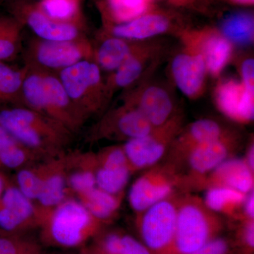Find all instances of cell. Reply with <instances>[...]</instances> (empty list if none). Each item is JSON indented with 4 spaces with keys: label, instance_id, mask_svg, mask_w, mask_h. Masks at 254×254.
I'll return each instance as SVG.
<instances>
[{
    "label": "cell",
    "instance_id": "obj_35",
    "mask_svg": "<svg viewBox=\"0 0 254 254\" xmlns=\"http://www.w3.org/2000/svg\"><path fill=\"white\" fill-rule=\"evenodd\" d=\"M0 254H43L41 245L24 235H0Z\"/></svg>",
    "mask_w": 254,
    "mask_h": 254
},
{
    "label": "cell",
    "instance_id": "obj_17",
    "mask_svg": "<svg viewBox=\"0 0 254 254\" xmlns=\"http://www.w3.org/2000/svg\"><path fill=\"white\" fill-rule=\"evenodd\" d=\"M64 164L70 197L76 198L80 193L96 187L95 153L79 150L66 151Z\"/></svg>",
    "mask_w": 254,
    "mask_h": 254
},
{
    "label": "cell",
    "instance_id": "obj_3",
    "mask_svg": "<svg viewBox=\"0 0 254 254\" xmlns=\"http://www.w3.org/2000/svg\"><path fill=\"white\" fill-rule=\"evenodd\" d=\"M104 225L71 197L46 210L39 227L41 240L50 247L77 248L99 235Z\"/></svg>",
    "mask_w": 254,
    "mask_h": 254
},
{
    "label": "cell",
    "instance_id": "obj_6",
    "mask_svg": "<svg viewBox=\"0 0 254 254\" xmlns=\"http://www.w3.org/2000/svg\"><path fill=\"white\" fill-rule=\"evenodd\" d=\"M93 50L86 38L73 41H45L34 38L24 54L25 67L58 73L85 60H92Z\"/></svg>",
    "mask_w": 254,
    "mask_h": 254
},
{
    "label": "cell",
    "instance_id": "obj_33",
    "mask_svg": "<svg viewBox=\"0 0 254 254\" xmlns=\"http://www.w3.org/2000/svg\"><path fill=\"white\" fill-rule=\"evenodd\" d=\"M105 6L109 17L120 24L145 14L149 0H105Z\"/></svg>",
    "mask_w": 254,
    "mask_h": 254
},
{
    "label": "cell",
    "instance_id": "obj_42",
    "mask_svg": "<svg viewBox=\"0 0 254 254\" xmlns=\"http://www.w3.org/2000/svg\"><path fill=\"white\" fill-rule=\"evenodd\" d=\"M7 180V177L5 176V175L1 172H0V197L2 195L3 191H4Z\"/></svg>",
    "mask_w": 254,
    "mask_h": 254
},
{
    "label": "cell",
    "instance_id": "obj_40",
    "mask_svg": "<svg viewBox=\"0 0 254 254\" xmlns=\"http://www.w3.org/2000/svg\"><path fill=\"white\" fill-rule=\"evenodd\" d=\"M242 219H254V190L247 193L242 208Z\"/></svg>",
    "mask_w": 254,
    "mask_h": 254
},
{
    "label": "cell",
    "instance_id": "obj_16",
    "mask_svg": "<svg viewBox=\"0 0 254 254\" xmlns=\"http://www.w3.org/2000/svg\"><path fill=\"white\" fill-rule=\"evenodd\" d=\"M224 136L221 127L213 120H200L190 125L187 134L172 144L164 160L173 164L183 171L184 167L195 147L205 142L214 141Z\"/></svg>",
    "mask_w": 254,
    "mask_h": 254
},
{
    "label": "cell",
    "instance_id": "obj_30",
    "mask_svg": "<svg viewBox=\"0 0 254 254\" xmlns=\"http://www.w3.org/2000/svg\"><path fill=\"white\" fill-rule=\"evenodd\" d=\"M36 3L52 19L83 26L81 0H40Z\"/></svg>",
    "mask_w": 254,
    "mask_h": 254
},
{
    "label": "cell",
    "instance_id": "obj_11",
    "mask_svg": "<svg viewBox=\"0 0 254 254\" xmlns=\"http://www.w3.org/2000/svg\"><path fill=\"white\" fill-rule=\"evenodd\" d=\"M177 127L175 123L168 121L161 126L153 127L145 136L128 140L122 145L132 173L146 170L165 158Z\"/></svg>",
    "mask_w": 254,
    "mask_h": 254
},
{
    "label": "cell",
    "instance_id": "obj_18",
    "mask_svg": "<svg viewBox=\"0 0 254 254\" xmlns=\"http://www.w3.org/2000/svg\"><path fill=\"white\" fill-rule=\"evenodd\" d=\"M254 92L236 81L227 82L218 90L219 108L232 120L242 123L252 121L254 115Z\"/></svg>",
    "mask_w": 254,
    "mask_h": 254
},
{
    "label": "cell",
    "instance_id": "obj_29",
    "mask_svg": "<svg viewBox=\"0 0 254 254\" xmlns=\"http://www.w3.org/2000/svg\"><path fill=\"white\" fill-rule=\"evenodd\" d=\"M26 68L17 69L0 62V105L22 106V86Z\"/></svg>",
    "mask_w": 254,
    "mask_h": 254
},
{
    "label": "cell",
    "instance_id": "obj_5",
    "mask_svg": "<svg viewBox=\"0 0 254 254\" xmlns=\"http://www.w3.org/2000/svg\"><path fill=\"white\" fill-rule=\"evenodd\" d=\"M187 192L183 172L166 160L145 170L132 184L128 202L136 215L175 193Z\"/></svg>",
    "mask_w": 254,
    "mask_h": 254
},
{
    "label": "cell",
    "instance_id": "obj_15",
    "mask_svg": "<svg viewBox=\"0 0 254 254\" xmlns=\"http://www.w3.org/2000/svg\"><path fill=\"white\" fill-rule=\"evenodd\" d=\"M213 187L233 189L246 194L254 190V172L243 158L232 157L220 164L200 184L198 190Z\"/></svg>",
    "mask_w": 254,
    "mask_h": 254
},
{
    "label": "cell",
    "instance_id": "obj_4",
    "mask_svg": "<svg viewBox=\"0 0 254 254\" xmlns=\"http://www.w3.org/2000/svg\"><path fill=\"white\" fill-rule=\"evenodd\" d=\"M221 215L190 192L181 193L177 208L176 230L169 254H189L219 237L223 230Z\"/></svg>",
    "mask_w": 254,
    "mask_h": 254
},
{
    "label": "cell",
    "instance_id": "obj_20",
    "mask_svg": "<svg viewBox=\"0 0 254 254\" xmlns=\"http://www.w3.org/2000/svg\"><path fill=\"white\" fill-rule=\"evenodd\" d=\"M168 16L160 13H145L128 22L115 24L113 36L122 39H143L166 31L170 26Z\"/></svg>",
    "mask_w": 254,
    "mask_h": 254
},
{
    "label": "cell",
    "instance_id": "obj_31",
    "mask_svg": "<svg viewBox=\"0 0 254 254\" xmlns=\"http://www.w3.org/2000/svg\"><path fill=\"white\" fill-rule=\"evenodd\" d=\"M131 55L126 42L117 37L108 38L95 53V62L100 68L115 71Z\"/></svg>",
    "mask_w": 254,
    "mask_h": 254
},
{
    "label": "cell",
    "instance_id": "obj_7",
    "mask_svg": "<svg viewBox=\"0 0 254 254\" xmlns=\"http://www.w3.org/2000/svg\"><path fill=\"white\" fill-rule=\"evenodd\" d=\"M182 193L185 192L175 193L136 215V227L142 243L152 254H169L171 251Z\"/></svg>",
    "mask_w": 254,
    "mask_h": 254
},
{
    "label": "cell",
    "instance_id": "obj_2",
    "mask_svg": "<svg viewBox=\"0 0 254 254\" xmlns=\"http://www.w3.org/2000/svg\"><path fill=\"white\" fill-rule=\"evenodd\" d=\"M25 68L22 106L53 119L74 134L81 130L86 120L68 98L58 74Z\"/></svg>",
    "mask_w": 254,
    "mask_h": 254
},
{
    "label": "cell",
    "instance_id": "obj_8",
    "mask_svg": "<svg viewBox=\"0 0 254 254\" xmlns=\"http://www.w3.org/2000/svg\"><path fill=\"white\" fill-rule=\"evenodd\" d=\"M62 84L85 120L97 113L100 105L101 72L92 60H85L57 73Z\"/></svg>",
    "mask_w": 254,
    "mask_h": 254
},
{
    "label": "cell",
    "instance_id": "obj_38",
    "mask_svg": "<svg viewBox=\"0 0 254 254\" xmlns=\"http://www.w3.org/2000/svg\"><path fill=\"white\" fill-rule=\"evenodd\" d=\"M230 250V243L229 241L218 237L210 241L201 248L189 254H227Z\"/></svg>",
    "mask_w": 254,
    "mask_h": 254
},
{
    "label": "cell",
    "instance_id": "obj_26",
    "mask_svg": "<svg viewBox=\"0 0 254 254\" xmlns=\"http://www.w3.org/2000/svg\"><path fill=\"white\" fill-rule=\"evenodd\" d=\"M93 247L103 254H152L142 242L122 232H108L97 235Z\"/></svg>",
    "mask_w": 254,
    "mask_h": 254
},
{
    "label": "cell",
    "instance_id": "obj_44",
    "mask_svg": "<svg viewBox=\"0 0 254 254\" xmlns=\"http://www.w3.org/2000/svg\"><path fill=\"white\" fill-rule=\"evenodd\" d=\"M79 254H92L91 250L88 249H83L81 251Z\"/></svg>",
    "mask_w": 254,
    "mask_h": 254
},
{
    "label": "cell",
    "instance_id": "obj_32",
    "mask_svg": "<svg viewBox=\"0 0 254 254\" xmlns=\"http://www.w3.org/2000/svg\"><path fill=\"white\" fill-rule=\"evenodd\" d=\"M222 33L226 38L236 43H250L253 39L254 20L253 14L237 11L227 15L221 23Z\"/></svg>",
    "mask_w": 254,
    "mask_h": 254
},
{
    "label": "cell",
    "instance_id": "obj_43",
    "mask_svg": "<svg viewBox=\"0 0 254 254\" xmlns=\"http://www.w3.org/2000/svg\"><path fill=\"white\" fill-rule=\"evenodd\" d=\"M230 1L239 4L252 5L254 4V0H230Z\"/></svg>",
    "mask_w": 254,
    "mask_h": 254
},
{
    "label": "cell",
    "instance_id": "obj_24",
    "mask_svg": "<svg viewBox=\"0 0 254 254\" xmlns=\"http://www.w3.org/2000/svg\"><path fill=\"white\" fill-rule=\"evenodd\" d=\"M39 160L0 125V170L16 172Z\"/></svg>",
    "mask_w": 254,
    "mask_h": 254
},
{
    "label": "cell",
    "instance_id": "obj_36",
    "mask_svg": "<svg viewBox=\"0 0 254 254\" xmlns=\"http://www.w3.org/2000/svg\"><path fill=\"white\" fill-rule=\"evenodd\" d=\"M141 63L130 55L116 70L114 74L113 84L119 88H124L133 83L141 72Z\"/></svg>",
    "mask_w": 254,
    "mask_h": 254
},
{
    "label": "cell",
    "instance_id": "obj_14",
    "mask_svg": "<svg viewBox=\"0 0 254 254\" xmlns=\"http://www.w3.org/2000/svg\"><path fill=\"white\" fill-rule=\"evenodd\" d=\"M153 127L139 110L125 108L103 119L92 130L89 137L91 141L116 137L128 141L145 136Z\"/></svg>",
    "mask_w": 254,
    "mask_h": 254
},
{
    "label": "cell",
    "instance_id": "obj_28",
    "mask_svg": "<svg viewBox=\"0 0 254 254\" xmlns=\"http://www.w3.org/2000/svg\"><path fill=\"white\" fill-rule=\"evenodd\" d=\"M24 26L12 15L0 16V62L15 59L21 49Z\"/></svg>",
    "mask_w": 254,
    "mask_h": 254
},
{
    "label": "cell",
    "instance_id": "obj_25",
    "mask_svg": "<svg viewBox=\"0 0 254 254\" xmlns=\"http://www.w3.org/2000/svg\"><path fill=\"white\" fill-rule=\"evenodd\" d=\"M137 109L140 110L152 126H161L168 121L173 111V103L164 90L150 87L143 93Z\"/></svg>",
    "mask_w": 254,
    "mask_h": 254
},
{
    "label": "cell",
    "instance_id": "obj_21",
    "mask_svg": "<svg viewBox=\"0 0 254 254\" xmlns=\"http://www.w3.org/2000/svg\"><path fill=\"white\" fill-rule=\"evenodd\" d=\"M205 60L200 55H180L173 63V72L177 86L187 95L199 91L205 73Z\"/></svg>",
    "mask_w": 254,
    "mask_h": 254
},
{
    "label": "cell",
    "instance_id": "obj_39",
    "mask_svg": "<svg viewBox=\"0 0 254 254\" xmlns=\"http://www.w3.org/2000/svg\"><path fill=\"white\" fill-rule=\"evenodd\" d=\"M244 85L247 89L254 91V60H246L242 65Z\"/></svg>",
    "mask_w": 254,
    "mask_h": 254
},
{
    "label": "cell",
    "instance_id": "obj_34",
    "mask_svg": "<svg viewBox=\"0 0 254 254\" xmlns=\"http://www.w3.org/2000/svg\"><path fill=\"white\" fill-rule=\"evenodd\" d=\"M231 52V46L221 37L213 36L205 46V64L210 72L218 73L227 63Z\"/></svg>",
    "mask_w": 254,
    "mask_h": 254
},
{
    "label": "cell",
    "instance_id": "obj_37",
    "mask_svg": "<svg viewBox=\"0 0 254 254\" xmlns=\"http://www.w3.org/2000/svg\"><path fill=\"white\" fill-rule=\"evenodd\" d=\"M237 231L239 245L246 254H253L254 249V219H242Z\"/></svg>",
    "mask_w": 254,
    "mask_h": 254
},
{
    "label": "cell",
    "instance_id": "obj_12",
    "mask_svg": "<svg viewBox=\"0 0 254 254\" xmlns=\"http://www.w3.org/2000/svg\"><path fill=\"white\" fill-rule=\"evenodd\" d=\"M235 145L225 136L205 142L190 152L184 167L187 192L198 190L201 182L220 164L235 157Z\"/></svg>",
    "mask_w": 254,
    "mask_h": 254
},
{
    "label": "cell",
    "instance_id": "obj_19",
    "mask_svg": "<svg viewBox=\"0 0 254 254\" xmlns=\"http://www.w3.org/2000/svg\"><path fill=\"white\" fill-rule=\"evenodd\" d=\"M65 153L53 158L51 168L42 185L35 201L42 208L48 210L56 206L66 198H71L66 185Z\"/></svg>",
    "mask_w": 254,
    "mask_h": 254
},
{
    "label": "cell",
    "instance_id": "obj_1",
    "mask_svg": "<svg viewBox=\"0 0 254 254\" xmlns=\"http://www.w3.org/2000/svg\"><path fill=\"white\" fill-rule=\"evenodd\" d=\"M0 125L41 160L67 151L74 135L58 122L21 105L0 110Z\"/></svg>",
    "mask_w": 254,
    "mask_h": 254
},
{
    "label": "cell",
    "instance_id": "obj_27",
    "mask_svg": "<svg viewBox=\"0 0 254 254\" xmlns=\"http://www.w3.org/2000/svg\"><path fill=\"white\" fill-rule=\"evenodd\" d=\"M53 158L39 160L16 171L13 182L22 193L34 202L51 168Z\"/></svg>",
    "mask_w": 254,
    "mask_h": 254
},
{
    "label": "cell",
    "instance_id": "obj_45",
    "mask_svg": "<svg viewBox=\"0 0 254 254\" xmlns=\"http://www.w3.org/2000/svg\"><path fill=\"white\" fill-rule=\"evenodd\" d=\"M90 250H91L92 254H103L100 253V252H98V251L94 250L93 248L91 249Z\"/></svg>",
    "mask_w": 254,
    "mask_h": 254
},
{
    "label": "cell",
    "instance_id": "obj_10",
    "mask_svg": "<svg viewBox=\"0 0 254 254\" xmlns=\"http://www.w3.org/2000/svg\"><path fill=\"white\" fill-rule=\"evenodd\" d=\"M9 12L39 39L64 41L85 38L83 26L52 19L38 7L36 2L13 0L9 4Z\"/></svg>",
    "mask_w": 254,
    "mask_h": 254
},
{
    "label": "cell",
    "instance_id": "obj_22",
    "mask_svg": "<svg viewBox=\"0 0 254 254\" xmlns=\"http://www.w3.org/2000/svg\"><path fill=\"white\" fill-rule=\"evenodd\" d=\"M76 198L93 217L105 225L116 216L124 194H113L96 186L80 193Z\"/></svg>",
    "mask_w": 254,
    "mask_h": 254
},
{
    "label": "cell",
    "instance_id": "obj_9",
    "mask_svg": "<svg viewBox=\"0 0 254 254\" xmlns=\"http://www.w3.org/2000/svg\"><path fill=\"white\" fill-rule=\"evenodd\" d=\"M45 211L8 179L0 197V235H24L39 228Z\"/></svg>",
    "mask_w": 254,
    "mask_h": 254
},
{
    "label": "cell",
    "instance_id": "obj_41",
    "mask_svg": "<svg viewBox=\"0 0 254 254\" xmlns=\"http://www.w3.org/2000/svg\"><path fill=\"white\" fill-rule=\"evenodd\" d=\"M246 163L248 165L249 168L254 172V143L251 144L247 151L245 158Z\"/></svg>",
    "mask_w": 254,
    "mask_h": 254
},
{
    "label": "cell",
    "instance_id": "obj_23",
    "mask_svg": "<svg viewBox=\"0 0 254 254\" xmlns=\"http://www.w3.org/2000/svg\"><path fill=\"white\" fill-rule=\"evenodd\" d=\"M205 205L220 215L239 220L242 218V208L247 195L226 187H213L205 190Z\"/></svg>",
    "mask_w": 254,
    "mask_h": 254
},
{
    "label": "cell",
    "instance_id": "obj_13",
    "mask_svg": "<svg viewBox=\"0 0 254 254\" xmlns=\"http://www.w3.org/2000/svg\"><path fill=\"white\" fill-rule=\"evenodd\" d=\"M96 186L113 194H124L133 175L123 146L114 145L95 153Z\"/></svg>",
    "mask_w": 254,
    "mask_h": 254
}]
</instances>
